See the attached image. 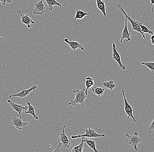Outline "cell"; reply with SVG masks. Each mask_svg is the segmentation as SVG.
<instances>
[{
	"label": "cell",
	"mask_w": 154,
	"mask_h": 152,
	"mask_svg": "<svg viewBox=\"0 0 154 152\" xmlns=\"http://www.w3.org/2000/svg\"><path fill=\"white\" fill-rule=\"evenodd\" d=\"M64 42L67 43L69 45L71 48L74 51H75L77 49H80L82 51H84L85 50L83 46L80 43L75 41H69L68 38H65L64 39Z\"/></svg>",
	"instance_id": "14"
},
{
	"label": "cell",
	"mask_w": 154,
	"mask_h": 152,
	"mask_svg": "<svg viewBox=\"0 0 154 152\" xmlns=\"http://www.w3.org/2000/svg\"><path fill=\"white\" fill-rule=\"evenodd\" d=\"M85 87H86L85 93L87 96L88 89L94 85V80L90 76L87 77L85 78Z\"/></svg>",
	"instance_id": "18"
},
{
	"label": "cell",
	"mask_w": 154,
	"mask_h": 152,
	"mask_svg": "<svg viewBox=\"0 0 154 152\" xmlns=\"http://www.w3.org/2000/svg\"><path fill=\"white\" fill-rule=\"evenodd\" d=\"M85 91V88H82L81 90L75 89L72 90V93H75V97L74 100H71L69 102L68 104L71 105L73 106H75L77 104H81L83 108L85 109V101L87 97Z\"/></svg>",
	"instance_id": "1"
},
{
	"label": "cell",
	"mask_w": 154,
	"mask_h": 152,
	"mask_svg": "<svg viewBox=\"0 0 154 152\" xmlns=\"http://www.w3.org/2000/svg\"><path fill=\"white\" fill-rule=\"evenodd\" d=\"M81 142L78 146L73 147L71 152H82L84 149V142L81 138Z\"/></svg>",
	"instance_id": "23"
},
{
	"label": "cell",
	"mask_w": 154,
	"mask_h": 152,
	"mask_svg": "<svg viewBox=\"0 0 154 152\" xmlns=\"http://www.w3.org/2000/svg\"><path fill=\"white\" fill-rule=\"evenodd\" d=\"M17 12H19L21 15V22L24 24L26 25L28 28H30L31 27V23L32 24H34L35 23V22L33 21V20L29 16V15L28 14L23 15L20 11H17Z\"/></svg>",
	"instance_id": "13"
},
{
	"label": "cell",
	"mask_w": 154,
	"mask_h": 152,
	"mask_svg": "<svg viewBox=\"0 0 154 152\" xmlns=\"http://www.w3.org/2000/svg\"><path fill=\"white\" fill-rule=\"evenodd\" d=\"M76 11L75 15V18H74V20H82L84 17L89 14V13L84 12V11L81 10L80 9H78V8H76Z\"/></svg>",
	"instance_id": "20"
},
{
	"label": "cell",
	"mask_w": 154,
	"mask_h": 152,
	"mask_svg": "<svg viewBox=\"0 0 154 152\" xmlns=\"http://www.w3.org/2000/svg\"><path fill=\"white\" fill-rule=\"evenodd\" d=\"M18 113H15L14 116H10L12 120V123L16 129H18L19 130L23 129L24 127L28 125V122H24L23 121L22 118H20L19 114Z\"/></svg>",
	"instance_id": "5"
},
{
	"label": "cell",
	"mask_w": 154,
	"mask_h": 152,
	"mask_svg": "<svg viewBox=\"0 0 154 152\" xmlns=\"http://www.w3.org/2000/svg\"><path fill=\"white\" fill-rule=\"evenodd\" d=\"M7 101L10 105L12 109L19 113L20 118H22L21 114L23 110H25V111L27 109V106H24L23 105L15 103L8 99H7Z\"/></svg>",
	"instance_id": "11"
},
{
	"label": "cell",
	"mask_w": 154,
	"mask_h": 152,
	"mask_svg": "<svg viewBox=\"0 0 154 152\" xmlns=\"http://www.w3.org/2000/svg\"><path fill=\"white\" fill-rule=\"evenodd\" d=\"M29 84L31 85V88H28V89H23V88L20 87L22 91L19 92L15 94H13V95H10L9 97L11 100L13 99L12 97H19L20 98H23L26 97L27 96L29 95V93L32 91H33V93L35 92V89L37 88V86L35 85H32L30 84Z\"/></svg>",
	"instance_id": "6"
},
{
	"label": "cell",
	"mask_w": 154,
	"mask_h": 152,
	"mask_svg": "<svg viewBox=\"0 0 154 152\" xmlns=\"http://www.w3.org/2000/svg\"><path fill=\"white\" fill-rule=\"evenodd\" d=\"M105 88L95 86L91 89V91L94 94L97 95L98 97H100L104 93Z\"/></svg>",
	"instance_id": "21"
},
{
	"label": "cell",
	"mask_w": 154,
	"mask_h": 152,
	"mask_svg": "<svg viewBox=\"0 0 154 152\" xmlns=\"http://www.w3.org/2000/svg\"><path fill=\"white\" fill-rule=\"evenodd\" d=\"M152 13H154V7H153V8H152Z\"/></svg>",
	"instance_id": "31"
},
{
	"label": "cell",
	"mask_w": 154,
	"mask_h": 152,
	"mask_svg": "<svg viewBox=\"0 0 154 152\" xmlns=\"http://www.w3.org/2000/svg\"><path fill=\"white\" fill-rule=\"evenodd\" d=\"M85 133L83 135H72L71 136V138L72 139L75 138H79L82 137L88 138H100L101 137H105L106 135L105 134H99L97 133L94 130L92 129L91 128L85 129Z\"/></svg>",
	"instance_id": "3"
},
{
	"label": "cell",
	"mask_w": 154,
	"mask_h": 152,
	"mask_svg": "<svg viewBox=\"0 0 154 152\" xmlns=\"http://www.w3.org/2000/svg\"><path fill=\"white\" fill-rule=\"evenodd\" d=\"M102 84L103 85L105 88H108L110 89L112 91L115 88L116 85L114 83V82L112 80H110L109 81H105L102 82Z\"/></svg>",
	"instance_id": "22"
},
{
	"label": "cell",
	"mask_w": 154,
	"mask_h": 152,
	"mask_svg": "<svg viewBox=\"0 0 154 152\" xmlns=\"http://www.w3.org/2000/svg\"><path fill=\"white\" fill-rule=\"evenodd\" d=\"M27 109L25 110V113H29V114L32 115L34 119H36V120H38V117L36 113H35V110L33 106L28 101H27Z\"/></svg>",
	"instance_id": "15"
},
{
	"label": "cell",
	"mask_w": 154,
	"mask_h": 152,
	"mask_svg": "<svg viewBox=\"0 0 154 152\" xmlns=\"http://www.w3.org/2000/svg\"><path fill=\"white\" fill-rule=\"evenodd\" d=\"M141 64L145 65L150 70L152 73H153L154 72V62H141Z\"/></svg>",
	"instance_id": "25"
},
{
	"label": "cell",
	"mask_w": 154,
	"mask_h": 152,
	"mask_svg": "<svg viewBox=\"0 0 154 152\" xmlns=\"http://www.w3.org/2000/svg\"><path fill=\"white\" fill-rule=\"evenodd\" d=\"M82 139L84 142H85L89 147H91V149L94 150L95 152H100L96 148V143L95 140H90L88 139L86 137H82Z\"/></svg>",
	"instance_id": "16"
},
{
	"label": "cell",
	"mask_w": 154,
	"mask_h": 152,
	"mask_svg": "<svg viewBox=\"0 0 154 152\" xmlns=\"http://www.w3.org/2000/svg\"><path fill=\"white\" fill-rule=\"evenodd\" d=\"M137 23L139 24L140 26V28H141V31L143 33H148L149 34H154L153 32L152 31L150 30L146 26H144L142 24V23L141 22H138L136 21Z\"/></svg>",
	"instance_id": "24"
},
{
	"label": "cell",
	"mask_w": 154,
	"mask_h": 152,
	"mask_svg": "<svg viewBox=\"0 0 154 152\" xmlns=\"http://www.w3.org/2000/svg\"><path fill=\"white\" fill-rule=\"evenodd\" d=\"M125 137L129 139L128 144L132 146L136 150L138 151L137 145L142 142V139L139 137L138 132H134L132 135H130L129 133L126 134Z\"/></svg>",
	"instance_id": "4"
},
{
	"label": "cell",
	"mask_w": 154,
	"mask_h": 152,
	"mask_svg": "<svg viewBox=\"0 0 154 152\" xmlns=\"http://www.w3.org/2000/svg\"><path fill=\"white\" fill-rule=\"evenodd\" d=\"M122 93L123 94V98H124V102H125V113L127 116V118H132L134 122H136L135 118L134 116L133 113L134 112V110L133 109L132 107L129 104L126 99V97H125V91L124 90H122Z\"/></svg>",
	"instance_id": "7"
},
{
	"label": "cell",
	"mask_w": 154,
	"mask_h": 152,
	"mask_svg": "<svg viewBox=\"0 0 154 152\" xmlns=\"http://www.w3.org/2000/svg\"><path fill=\"white\" fill-rule=\"evenodd\" d=\"M112 59L115 60L119 64V68H120L123 70H125L127 68L126 65L122 64L121 62V57L120 54L118 53L117 51V49L116 48V46L114 42L112 41Z\"/></svg>",
	"instance_id": "8"
},
{
	"label": "cell",
	"mask_w": 154,
	"mask_h": 152,
	"mask_svg": "<svg viewBox=\"0 0 154 152\" xmlns=\"http://www.w3.org/2000/svg\"><path fill=\"white\" fill-rule=\"evenodd\" d=\"M131 33L129 32L128 29V19H127V17L125 16V26L122 33V36L120 39V43H123V40L125 39H127L126 40L127 42L130 41L131 40Z\"/></svg>",
	"instance_id": "12"
},
{
	"label": "cell",
	"mask_w": 154,
	"mask_h": 152,
	"mask_svg": "<svg viewBox=\"0 0 154 152\" xmlns=\"http://www.w3.org/2000/svg\"><path fill=\"white\" fill-rule=\"evenodd\" d=\"M148 131L149 132V133H151L154 130V119L153 120L152 122L151 123V125L149 127L147 128Z\"/></svg>",
	"instance_id": "27"
},
{
	"label": "cell",
	"mask_w": 154,
	"mask_h": 152,
	"mask_svg": "<svg viewBox=\"0 0 154 152\" xmlns=\"http://www.w3.org/2000/svg\"><path fill=\"white\" fill-rule=\"evenodd\" d=\"M64 147L62 143L61 142H59L57 147H56L55 149L52 152H63V148Z\"/></svg>",
	"instance_id": "26"
},
{
	"label": "cell",
	"mask_w": 154,
	"mask_h": 152,
	"mask_svg": "<svg viewBox=\"0 0 154 152\" xmlns=\"http://www.w3.org/2000/svg\"><path fill=\"white\" fill-rule=\"evenodd\" d=\"M117 8L118 9L120 10L121 12L125 15L127 17V19L130 21L131 23V24L132 26V29L134 30L135 31L139 33L140 34L142 35V37H143L144 39H145V36L144 35V33L142 32L141 31V28H140V26L139 24L137 23L135 20H133L132 18H131V17L128 15L125 12V9H124V6H123V5L122 4H119L117 6Z\"/></svg>",
	"instance_id": "2"
},
{
	"label": "cell",
	"mask_w": 154,
	"mask_h": 152,
	"mask_svg": "<svg viewBox=\"0 0 154 152\" xmlns=\"http://www.w3.org/2000/svg\"><path fill=\"white\" fill-rule=\"evenodd\" d=\"M96 5L99 10L102 11L104 16H106V5L103 0H96Z\"/></svg>",
	"instance_id": "17"
},
{
	"label": "cell",
	"mask_w": 154,
	"mask_h": 152,
	"mask_svg": "<svg viewBox=\"0 0 154 152\" xmlns=\"http://www.w3.org/2000/svg\"><path fill=\"white\" fill-rule=\"evenodd\" d=\"M0 2L2 3V5H5L7 3H9L12 4V5H14V4L12 3L11 0H0Z\"/></svg>",
	"instance_id": "28"
},
{
	"label": "cell",
	"mask_w": 154,
	"mask_h": 152,
	"mask_svg": "<svg viewBox=\"0 0 154 152\" xmlns=\"http://www.w3.org/2000/svg\"><path fill=\"white\" fill-rule=\"evenodd\" d=\"M151 1V5L154 4V0H150Z\"/></svg>",
	"instance_id": "30"
},
{
	"label": "cell",
	"mask_w": 154,
	"mask_h": 152,
	"mask_svg": "<svg viewBox=\"0 0 154 152\" xmlns=\"http://www.w3.org/2000/svg\"><path fill=\"white\" fill-rule=\"evenodd\" d=\"M1 39H2V38H1V37H0V40H1Z\"/></svg>",
	"instance_id": "32"
},
{
	"label": "cell",
	"mask_w": 154,
	"mask_h": 152,
	"mask_svg": "<svg viewBox=\"0 0 154 152\" xmlns=\"http://www.w3.org/2000/svg\"><path fill=\"white\" fill-rule=\"evenodd\" d=\"M151 42L153 45H154V34L152 35L151 38Z\"/></svg>",
	"instance_id": "29"
},
{
	"label": "cell",
	"mask_w": 154,
	"mask_h": 152,
	"mask_svg": "<svg viewBox=\"0 0 154 152\" xmlns=\"http://www.w3.org/2000/svg\"><path fill=\"white\" fill-rule=\"evenodd\" d=\"M44 1H46L47 4H48L49 10L51 11H52L53 9L55 10V9L54 8V6H59L60 8H61V7H62L61 4H60V3H59L58 2L56 1V0H44Z\"/></svg>",
	"instance_id": "19"
},
{
	"label": "cell",
	"mask_w": 154,
	"mask_h": 152,
	"mask_svg": "<svg viewBox=\"0 0 154 152\" xmlns=\"http://www.w3.org/2000/svg\"><path fill=\"white\" fill-rule=\"evenodd\" d=\"M66 127V126L63 125L62 132L60 134L59 137L58 139L57 142H61L64 147L69 148L71 145V141L65 134V129Z\"/></svg>",
	"instance_id": "9"
},
{
	"label": "cell",
	"mask_w": 154,
	"mask_h": 152,
	"mask_svg": "<svg viewBox=\"0 0 154 152\" xmlns=\"http://www.w3.org/2000/svg\"><path fill=\"white\" fill-rule=\"evenodd\" d=\"M33 15H42L46 12V8L43 0L35 3V8L33 9Z\"/></svg>",
	"instance_id": "10"
}]
</instances>
